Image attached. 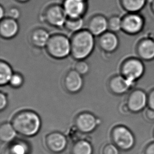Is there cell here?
<instances>
[{"label":"cell","instance_id":"obj_1","mask_svg":"<svg viewBox=\"0 0 154 154\" xmlns=\"http://www.w3.org/2000/svg\"><path fill=\"white\" fill-rule=\"evenodd\" d=\"M12 125L17 133L31 137L35 135L40 130L41 121L37 114L32 111H24L15 115Z\"/></svg>","mask_w":154,"mask_h":154},{"label":"cell","instance_id":"obj_2","mask_svg":"<svg viewBox=\"0 0 154 154\" xmlns=\"http://www.w3.org/2000/svg\"><path fill=\"white\" fill-rule=\"evenodd\" d=\"M94 46V35L88 30H81L72 38L71 53L74 58L82 60L91 54Z\"/></svg>","mask_w":154,"mask_h":154},{"label":"cell","instance_id":"obj_3","mask_svg":"<svg viewBox=\"0 0 154 154\" xmlns=\"http://www.w3.org/2000/svg\"><path fill=\"white\" fill-rule=\"evenodd\" d=\"M46 47L48 53L54 58H64L71 53V41L62 34L51 37Z\"/></svg>","mask_w":154,"mask_h":154},{"label":"cell","instance_id":"obj_4","mask_svg":"<svg viewBox=\"0 0 154 154\" xmlns=\"http://www.w3.org/2000/svg\"><path fill=\"white\" fill-rule=\"evenodd\" d=\"M122 75L134 87L136 82L141 79L145 72L144 63L138 59H129L124 63L122 67Z\"/></svg>","mask_w":154,"mask_h":154},{"label":"cell","instance_id":"obj_5","mask_svg":"<svg viewBox=\"0 0 154 154\" xmlns=\"http://www.w3.org/2000/svg\"><path fill=\"white\" fill-rule=\"evenodd\" d=\"M111 137L115 145L123 150H128L135 145L133 134L124 126L115 127L112 131Z\"/></svg>","mask_w":154,"mask_h":154},{"label":"cell","instance_id":"obj_6","mask_svg":"<svg viewBox=\"0 0 154 154\" xmlns=\"http://www.w3.org/2000/svg\"><path fill=\"white\" fill-rule=\"evenodd\" d=\"M144 25L143 17L138 13H130L122 19V30L128 34H139L143 29Z\"/></svg>","mask_w":154,"mask_h":154},{"label":"cell","instance_id":"obj_7","mask_svg":"<svg viewBox=\"0 0 154 154\" xmlns=\"http://www.w3.org/2000/svg\"><path fill=\"white\" fill-rule=\"evenodd\" d=\"M100 121L89 113H83L77 116L75 119L77 129L83 133H89L95 129Z\"/></svg>","mask_w":154,"mask_h":154},{"label":"cell","instance_id":"obj_8","mask_svg":"<svg viewBox=\"0 0 154 154\" xmlns=\"http://www.w3.org/2000/svg\"><path fill=\"white\" fill-rule=\"evenodd\" d=\"M45 18L51 25L60 27L65 25L67 16L63 6L53 5L47 9Z\"/></svg>","mask_w":154,"mask_h":154},{"label":"cell","instance_id":"obj_9","mask_svg":"<svg viewBox=\"0 0 154 154\" xmlns=\"http://www.w3.org/2000/svg\"><path fill=\"white\" fill-rule=\"evenodd\" d=\"M67 18H82L86 8L85 0H64L63 5Z\"/></svg>","mask_w":154,"mask_h":154},{"label":"cell","instance_id":"obj_10","mask_svg":"<svg viewBox=\"0 0 154 154\" xmlns=\"http://www.w3.org/2000/svg\"><path fill=\"white\" fill-rule=\"evenodd\" d=\"M45 143L47 148L54 153L63 152L66 147L67 144L66 138L58 132L52 133L47 136Z\"/></svg>","mask_w":154,"mask_h":154},{"label":"cell","instance_id":"obj_11","mask_svg":"<svg viewBox=\"0 0 154 154\" xmlns=\"http://www.w3.org/2000/svg\"><path fill=\"white\" fill-rule=\"evenodd\" d=\"M83 84V81L81 75L76 70L69 71L65 77L64 85L69 92L76 93L79 91Z\"/></svg>","mask_w":154,"mask_h":154},{"label":"cell","instance_id":"obj_12","mask_svg":"<svg viewBox=\"0 0 154 154\" xmlns=\"http://www.w3.org/2000/svg\"><path fill=\"white\" fill-rule=\"evenodd\" d=\"M98 42L102 49L107 52H114L119 46V38L114 32L111 31L102 34Z\"/></svg>","mask_w":154,"mask_h":154},{"label":"cell","instance_id":"obj_13","mask_svg":"<svg viewBox=\"0 0 154 154\" xmlns=\"http://www.w3.org/2000/svg\"><path fill=\"white\" fill-rule=\"evenodd\" d=\"M19 29V24L16 20L8 18L1 20L0 34L3 38L10 39L14 37L17 35Z\"/></svg>","mask_w":154,"mask_h":154},{"label":"cell","instance_id":"obj_14","mask_svg":"<svg viewBox=\"0 0 154 154\" xmlns=\"http://www.w3.org/2000/svg\"><path fill=\"white\" fill-rule=\"evenodd\" d=\"M108 29V20L103 15H96L89 22L88 31L94 36H101Z\"/></svg>","mask_w":154,"mask_h":154},{"label":"cell","instance_id":"obj_15","mask_svg":"<svg viewBox=\"0 0 154 154\" xmlns=\"http://www.w3.org/2000/svg\"><path fill=\"white\" fill-rule=\"evenodd\" d=\"M147 102L146 94L142 90H136L132 93L128 99V106L133 111L137 112L142 110L146 106Z\"/></svg>","mask_w":154,"mask_h":154},{"label":"cell","instance_id":"obj_16","mask_svg":"<svg viewBox=\"0 0 154 154\" xmlns=\"http://www.w3.org/2000/svg\"><path fill=\"white\" fill-rule=\"evenodd\" d=\"M137 52L140 57L145 61L154 59V40L145 39L138 46Z\"/></svg>","mask_w":154,"mask_h":154},{"label":"cell","instance_id":"obj_17","mask_svg":"<svg viewBox=\"0 0 154 154\" xmlns=\"http://www.w3.org/2000/svg\"><path fill=\"white\" fill-rule=\"evenodd\" d=\"M110 90L114 94H123L133 87L123 75H117L111 79L109 83Z\"/></svg>","mask_w":154,"mask_h":154},{"label":"cell","instance_id":"obj_18","mask_svg":"<svg viewBox=\"0 0 154 154\" xmlns=\"http://www.w3.org/2000/svg\"><path fill=\"white\" fill-rule=\"evenodd\" d=\"M50 37L48 32L45 30L38 29L32 32L31 40L34 46L42 48L46 46Z\"/></svg>","mask_w":154,"mask_h":154},{"label":"cell","instance_id":"obj_19","mask_svg":"<svg viewBox=\"0 0 154 154\" xmlns=\"http://www.w3.org/2000/svg\"><path fill=\"white\" fill-rule=\"evenodd\" d=\"M17 131L10 123H4L0 127V139L2 142L9 143L12 141L17 135Z\"/></svg>","mask_w":154,"mask_h":154},{"label":"cell","instance_id":"obj_20","mask_svg":"<svg viewBox=\"0 0 154 154\" xmlns=\"http://www.w3.org/2000/svg\"><path fill=\"white\" fill-rule=\"evenodd\" d=\"M123 8L129 13H138L144 8L147 0H121Z\"/></svg>","mask_w":154,"mask_h":154},{"label":"cell","instance_id":"obj_21","mask_svg":"<svg viewBox=\"0 0 154 154\" xmlns=\"http://www.w3.org/2000/svg\"><path fill=\"white\" fill-rule=\"evenodd\" d=\"M72 154H92L93 148L89 142L81 140L76 142L72 149Z\"/></svg>","mask_w":154,"mask_h":154},{"label":"cell","instance_id":"obj_22","mask_svg":"<svg viewBox=\"0 0 154 154\" xmlns=\"http://www.w3.org/2000/svg\"><path fill=\"white\" fill-rule=\"evenodd\" d=\"M13 75L12 70L10 66L4 61L0 63V84L5 85L9 83Z\"/></svg>","mask_w":154,"mask_h":154},{"label":"cell","instance_id":"obj_23","mask_svg":"<svg viewBox=\"0 0 154 154\" xmlns=\"http://www.w3.org/2000/svg\"><path fill=\"white\" fill-rule=\"evenodd\" d=\"M29 148L25 143L21 141L14 142L8 146L5 154H27Z\"/></svg>","mask_w":154,"mask_h":154},{"label":"cell","instance_id":"obj_24","mask_svg":"<svg viewBox=\"0 0 154 154\" xmlns=\"http://www.w3.org/2000/svg\"><path fill=\"white\" fill-rule=\"evenodd\" d=\"M64 25L69 31L73 32H77L81 31L82 27H83V20L82 18H67Z\"/></svg>","mask_w":154,"mask_h":154},{"label":"cell","instance_id":"obj_25","mask_svg":"<svg viewBox=\"0 0 154 154\" xmlns=\"http://www.w3.org/2000/svg\"><path fill=\"white\" fill-rule=\"evenodd\" d=\"M108 29L112 32H116L122 30V19L119 17L114 16L108 21Z\"/></svg>","mask_w":154,"mask_h":154},{"label":"cell","instance_id":"obj_26","mask_svg":"<svg viewBox=\"0 0 154 154\" xmlns=\"http://www.w3.org/2000/svg\"><path fill=\"white\" fill-rule=\"evenodd\" d=\"M75 70L81 75H84L88 73L90 70V67L86 62L80 60L75 65Z\"/></svg>","mask_w":154,"mask_h":154},{"label":"cell","instance_id":"obj_27","mask_svg":"<svg viewBox=\"0 0 154 154\" xmlns=\"http://www.w3.org/2000/svg\"><path fill=\"white\" fill-rule=\"evenodd\" d=\"M23 78L22 76L17 73L13 74L10 81V84L14 88H19L22 85Z\"/></svg>","mask_w":154,"mask_h":154},{"label":"cell","instance_id":"obj_28","mask_svg":"<svg viewBox=\"0 0 154 154\" xmlns=\"http://www.w3.org/2000/svg\"><path fill=\"white\" fill-rule=\"evenodd\" d=\"M102 154H119V151L116 146L109 144L104 147Z\"/></svg>","mask_w":154,"mask_h":154},{"label":"cell","instance_id":"obj_29","mask_svg":"<svg viewBox=\"0 0 154 154\" xmlns=\"http://www.w3.org/2000/svg\"><path fill=\"white\" fill-rule=\"evenodd\" d=\"M8 15L10 18L17 20L20 16V12L18 9L12 8L8 11Z\"/></svg>","mask_w":154,"mask_h":154},{"label":"cell","instance_id":"obj_30","mask_svg":"<svg viewBox=\"0 0 154 154\" xmlns=\"http://www.w3.org/2000/svg\"><path fill=\"white\" fill-rule=\"evenodd\" d=\"M8 104V100L6 96L3 92L0 94V109L1 111L5 108Z\"/></svg>","mask_w":154,"mask_h":154},{"label":"cell","instance_id":"obj_31","mask_svg":"<svg viewBox=\"0 0 154 154\" xmlns=\"http://www.w3.org/2000/svg\"><path fill=\"white\" fill-rule=\"evenodd\" d=\"M149 106L150 108L154 110V91L152 92L149 97Z\"/></svg>","mask_w":154,"mask_h":154},{"label":"cell","instance_id":"obj_32","mask_svg":"<svg viewBox=\"0 0 154 154\" xmlns=\"http://www.w3.org/2000/svg\"><path fill=\"white\" fill-rule=\"evenodd\" d=\"M145 154H154V143L148 146L146 149Z\"/></svg>","mask_w":154,"mask_h":154},{"label":"cell","instance_id":"obj_33","mask_svg":"<svg viewBox=\"0 0 154 154\" xmlns=\"http://www.w3.org/2000/svg\"><path fill=\"white\" fill-rule=\"evenodd\" d=\"M4 11L3 8H2V6H1L0 8V18L2 19L3 17L4 16Z\"/></svg>","mask_w":154,"mask_h":154},{"label":"cell","instance_id":"obj_34","mask_svg":"<svg viewBox=\"0 0 154 154\" xmlns=\"http://www.w3.org/2000/svg\"><path fill=\"white\" fill-rule=\"evenodd\" d=\"M147 2L150 4H152V3H154V0H147Z\"/></svg>","mask_w":154,"mask_h":154},{"label":"cell","instance_id":"obj_35","mask_svg":"<svg viewBox=\"0 0 154 154\" xmlns=\"http://www.w3.org/2000/svg\"><path fill=\"white\" fill-rule=\"evenodd\" d=\"M152 11H153V12H154V2L152 4Z\"/></svg>","mask_w":154,"mask_h":154},{"label":"cell","instance_id":"obj_36","mask_svg":"<svg viewBox=\"0 0 154 154\" xmlns=\"http://www.w3.org/2000/svg\"><path fill=\"white\" fill-rule=\"evenodd\" d=\"M18 1H20V2H26V1H27L28 0H18Z\"/></svg>","mask_w":154,"mask_h":154}]
</instances>
